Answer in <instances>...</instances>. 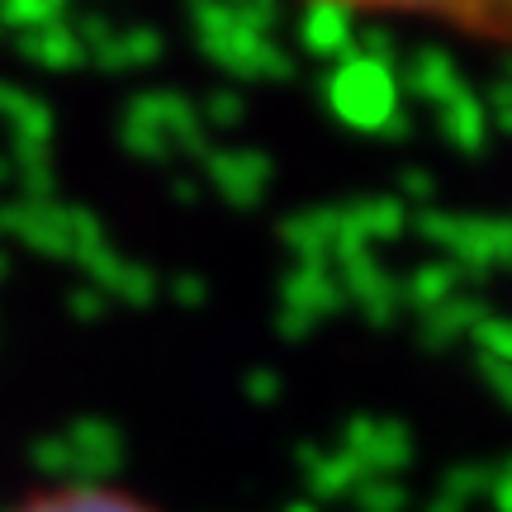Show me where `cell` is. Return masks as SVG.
I'll return each instance as SVG.
<instances>
[{
	"label": "cell",
	"instance_id": "obj_1",
	"mask_svg": "<svg viewBox=\"0 0 512 512\" xmlns=\"http://www.w3.org/2000/svg\"><path fill=\"white\" fill-rule=\"evenodd\" d=\"M190 24H195L204 57L214 67H223L228 76H238V81H285L294 72L290 53L271 34L247 29L238 10H228V5H195Z\"/></svg>",
	"mask_w": 512,
	"mask_h": 512
},
{
	"label": "cell",
	"instance_id": "obj_2",
	"mask_svg": "<svg viewBox=\"0 0 512 512\" xmlns=\"http://www.w3.org/2000/svg\"><path fill=\"white\" fill-rule=\"evenodd\" d=\"M124 451H128L124 427L86 413V418L67 422L62 432H53V437H38L29 446V460L43 475L67 479V484H100L105 475H114L124 465Z\"/></svg>",
	"mask_w": 512,
	"mask_h": 512
},
{
	"label": "cell",
	"instance_id": "obj_3",
	"mask_svg": "<svg viewBox=\"0 0 512 512\" xmlns=\"http://www.w3.org/2000/svg\"><path fill=\"white\" fill-rule=\"evenodd\" d=\"M5 238H19L24 247L57 256V261H81L86 252L105 247V223L86 204L19 200L5 204Z\"/></svg>",
	"mask_w": 512,
	"mask_h": 512
},
{
	"label": "cell",
	"instance_id": "obj_4",
	"mask_svg": "<svg viewBox=\"0 0 512 512\" xmlns=\"http://www.w3.org/2000/svg\"><path fill=\"white\" fill-rule=\"evenodd\" d=\"M328 105L332 114L351 128H370V133H403L399 114V72L375 57H347L337 72L328 76Z\"/></svg>",
	"mask_w": 512,
	"mask_h": 512
},
{
	"label": "cell",
	"instance_id": "obj_5",
	"mask_svg": "<svg viewBox=\"0 0 512 512\" xmlns=\"http://www.w3.org/2000/svg\"><path fill=\"white\" fill-rule=\"evenodd\" d=\"M347 304V294L337 285V271L332 266H318V261H294V271L280 280V313H275V328L290 342H304L323 318Z\"/></svg>",
	"mask_w": 512,
	"mask_h": 512
},
{
	"label": "cell",
	"instance_id": "obj_6",
	"mask_svg": "<svg viewBox=\"0 0 512 512\" xmlns=\"http://www.w3.org/2000/svg\"><path fill=\"white\" fill-rule=\"evenodd\" d=\"M366 479H394L413 460V437L394 418H351L342 441H337Z\"/></svg>",
	"mask_w": 512,
	"mask_h": 512
},
{
	"label": "cell",
	"instance_id": "obj_7",
	"mask_svg": "<svg viewBox=\"0 0 512 512\" xmlns=\"http://www.w3.org/2000/svg\"><path fill=\"white\" fill-rule=\"evenodd\" d=\"M76 266L86 271V285H95L110 304L119 299L128 309H147V304L157 299V275H152V266H143V261H133V256H124V252H114L110 242L95 247V252H86Z\"/></svg>",
	"mask_w": 512,
	"mask_h": 512
},
{
	"label": "cell",
	"instance_id": "obj_8",
	"mask_svg": "<svg viewBox=\"0 0 512 512\" xmlns=\"http://www.w3.org/2000/svg\"><path fill=\"white\" fill-rule=\"evenodd\" d=\"M332 271H337V285H342V294H347V304H356L370 323H389L394 309L403 304V280H394V275L384 271L370 252L342 256Z\"/></svg>",
	"mask_w": 512,
	"mask_h": 512
},
{
	"label": "cell",
	"instance_id": "obj_9",
	"mask_svg": "<svg viewBox=\"0 0 512 512\" xmlns=\"http://www.w3.org/2000/svg\"><path fill=\"white\" fill-rule=\"evenodd\" d=\"M204 176L219 190L228 204L252 209L266 200V185H271V162L256 152V147H214L204 157Z\"/></svg>",
	"mask_w": 512,
	"mask_h": 512
},
{
	"label": "cell",
	"instance_id": "obj_10",
	"mask_svg": "<svg viewBox=\"0 0 512 512\" xmlns=\"http://www.w3.org/2000/svg\"><path fill=\"white\" fill-rule=\"evenodd\" d=\"M280 242L294 252V261H318L332 266L347 256V223H342V204H318L304 214H290L280 223Z\"/></svg>",
	"mask_w": 512,
	"mask_h": 512
},
{
	"label": "cell",
	"instance_id": "obj_11",
	"mask_svg": "<svg viewBox=\"0 0 512 512\" xmlns=\"http://www.w3.org/2000/svg\"><path fill=\"white\" fill-rule=\"evenodd\" d=\"M342 223H347V256L351 252H370L375 242H389L403 233L408 209L394 195H366V200L342 204ZM337 266V261H332Z\"/></svg>",
	"mask_w": 512,
	"mask_h": 512
},
{
	"label": "cell",
	"instance_id": "obj_12",
	"mask_svg": "<svg viewBox=\"0 0 512 512\" xmlns=\"http://www.w3.org/2000/svg\"><path fill=\"white\" fill-rule=\"evenodd\" d=\"M399 86H408L413 95H422V100H432V105H446V100H456L460 91H465V76H460L456 57L446 53V48H437V43H427V48H418V53L403 62V81Z\"/></svg>",
	"mask_w": 512,
	"mask_h": 512
},
{
	"label": "cell",
	"instance_id": "obj_13",
	"mask_svg": "<svg viewBox=\"0 0 512 512\" xmlns=\"http://www.w3.org/2000/svg\"><path fill=\"white\" fill-rule=\"evenodd\" d=\"M299 475H304V484H309L313 498H351L356 489H361V465L342 451V446H332V451H323V446H299Z\"/></svg>",
	"mask_w": 512,
	"mask_h": 512
},
{
	"label": "cell",
	"instance_id": "obj_14",
	"mask_svg": "<svg viewBox=\"0 0 512 512\" xmlns=\"http://www.w3.org/2000/svg\"><path fill=\"white\" fill-rule=\"evenodd\" d=\"M0 124L10 128V147H48L53 138V110L48 100L24 91L15 81H0Z\"/></svg>",
	"mask_w": 512,
	"mask_h": 512
},
{
	"label": "cell",
	"instance_id": "obj_15",
	"mask_svg": "<svg viewBox=\"0 0 512 512\" xmlns=\"http://www.w3.org/2000/svg\"><path fill=\"white\" fill-rule=\"evenodd\" d=\"M15 512H152V508H143L138 498L119 494V489H105V484H62V489H48L38 498H24Z\"/></svg>",
	"mask_w": 512,
	"mask_h": 512
},
{
	"label": "cell",
	"instance_id": "obj_16",
	"mask_svg": "<svg viewBox=\"0 0 512 512\" xmlns=\"http://www.w3.org/2000/svg\"><path fill=\"white\" fill-rule=\"evenodd\" d=\"M299 43L309 48L313 57H356V24H351V10L342 5H309L299 15Z\"/></svg>",
	"mask_w": 512,
	"mask_h": 512
},
{
	"label": "cell",
	"instance_id": "obj_17",
	"mask_svg": "<svg viewBox=\"0 0 512 512\" xmlns=\"http://www.w3.org/2000/svg\"><path fill=\"white\" fill-rule=\"evenodd\" d=\"M19 57H29L34 67H48V72H72L86 62V48H81V38H76L72 19H57L48 29H34V34L15 38Z\"/></svg>",
	"mask_w": 512,
	"mask_h": 512
},
{
	"label": "cell",
	"instance_id": "obj_18",
	"mask_svg": "<svg viewBox=\"0 0 512 512\" xmlns=\"http://www.w3.org/2000/svg\"><path fill=\"white\" fill-rule=\"evenodd\" d=\"M166 53L162 29H147V24H133V29H119V34L91 57L95 67L105 72H138V67H152L157 57Z\"/></svg>",
	"mask_w": 512,
	"mask_h": 512
},
{
	"label": "cell",
	"instance_id": "obj_19",
	"mask_svg": "<svg viewBox=\"0 0 512 512\" xmlns=\"http://www.w3.org/2000/svg\"><path fill=\"white\" fill-rule=\"evenodd\" d=\"M484 318H489V313H484V304H479L475 294H456V299H446L441 309L422 313V332H427L432 347H446V342H456L465 332L475 337Z\"/></svg>",
	"mask_w": 512,
	"mask_h": 512
},
{
	"label": "cell",
	"instance_id": "obj_20",
	"mask_svg": "<svg viewBox=\"0 0 512 512\" xmlns=\"http://www.w3.org/2000/svg\"><path fill=\"white\" fill-rule=\"evenodd\" d=\"M441 133L460 147V152H479L484 138H489V114H484V100L470 91H460L456 100L441 105Z\"/></svg>",
	"mask_w": 512,
	"mask_h": 512
},
{
	"label": "cell",
	"instance_id": "obj_21",
	"mask_svg": "<svg viewBox=\"0 0 512 512\" xmlns=\"http://www.w3.org/2000/svg\"><path fill=\"white\" fill-rule=\"evenodd\" d=\"M460 294V271L441 256V261H432V266H418V271L403 280V304H413V309L432 313L441 309L446 299H456Z\"/></svg>",
	"mask_w": 512,
	"mask_h": 512
},
{
	"label": "cell",
	"instance_id": "obj_22",
	"mask_svg": "<svg viewBox=\"0 0 512 512\" xmlns=\"http://www.w3.org/2000/svg\"><path fill=\"white\" fill-rule=\"evenodd\" d=\"M356 512H403L408 494H403V484L394 479H361V489H356Z\"/></svg>",
	"mask_w": 512,
	"mask_h": 512
},
{
	"label": "cell",
	"instance_id": "obj_23",
	"mask_svg": "<svg viewBox=\"0 0 512 512\" xmlns=\"http://www.w3.org/2000/svg\"><path fill=\"white\" fill-rule=\"evenodd\" d=\"M242 114H247V105H242L238 91H209V95H204V105H200L204 128H209V124H214V128H238Z\"/></svg>",
	"mask_w": 512,
	"mask_h": 512
},
{
	"label": "cell",
	"instance_id": "obj_24",
	"mask_svg": "<svg viewBox=\"0 0 512 512\" xmlns=\"http://www.w3.org/2000/svg\"><path fill=\"white\" fill-rule=\"evenodd\" d=\"M479 351L489 356V361H503V366H512V318H484L475 332Z\"/></svg>",
	"mask_w": 512,
	"mask_h": 512
},
{
	"label": "cell",
	"instance_id": "obj_25",
	"mask_svg": "<svg viewBox=\"0 0 512 512\" xmlns=\"http://www.w3.org/2000/svg\"><path fill=\"white\" fill-rule=\"evenodd\" d=\"M67 313H72L76 323H100L110 313V299L95 290V285H81V290L67 294Z\"/></svg>",
	"mask_w": 512,
	"mask_h": 512
},
{
	"label": "cell",
	"instance_id": "obj_26",
	"mask_svg": "<svg viewBox=\"0 0 512 512\" xmlns=\"http://www.w3.org/2000/svg\"><path fill=\"white\" fill-rule=\"evenodd\" d=\"M479 370H484V384H489L498 399L512 408V366H503V361H489V356H484V361H479Z\"/></svg>",
	"mask_w": 512,
	"mask_h": 512
},
{
	"label": "cell",
	"instance_id": "obj_27",
	"mask_svg": "<svg viewBox=\"0 0 512 512\" xmlns=\"http://www.w3.org/2000/svg\"><path fill=\"white\" fill-rule=\"evenodd\" d=\"M171 294H176V304H181V309H204V299H209V285H204L200 275H181V280L171 285Z\"/></svg>",
	"mask_w": 512,
	"mask_h": 512
},
{
	"label": "cell",
	"instance_id": "obj_28",
	"mask_svg": "<svg viewBox=\"0 0 512 512\" xmlns=\"http://www.w3.org/2000/svg\"><path fill=\"white\" fill-rule=\"evenodd\" d=\"M489 503L498 512H512V456L503 465H494V489H489Z\"/></svg>",
	"mask_w": 512,
	"mask_h": 512
},
{
	"label": "cell",
	"instance_id": "obj_29",
	"mask_svg": "<svg viewBox=\"0 0 512 512\" xmlns=\"http://www.w3.org/2000/svg\"><path fill=\"white\" fill-rule=\"evenodd\" d=\"M247 394H252L256 403H275L280 399V375H275V370H252V375H247Z\"/></svg>",
	"mask_w": 512,
	"mask_h": 512
},
{
	"label": "cell",
	"instance_id": "obj_30",
	"mask_svg": "<svg viewBox=\"0 0 512 512\" xmlns=\"http://www.w3.org/2000/svg\"><path fill=\"white\" fill-rule=\"evenodd\" d=\"M403 190H408L413 200H427V195H432V176H427V171H408V176H403Z\"/></svg>",
	"mask_w": 512,
	"mask_h": 512
},
{
	"label": "cell",
	"instance_id": "obj_31",
	"mask_svg": "<svg viewBox=\"0 0 512 512\" xmlns=\"http://www.w3.org/2000/svg\"><path fill=\"white\" fill-rule=\"evenodd\" d=\"M5 185H15V162H10V152H0V190Z\"/></svg>",
	"mask_w": 512,
	"mask_h": 512
},
{
	"label": "cell",
	"instance_id": "obj_32",
	"mask_svg": "<svg viewBox=\"0 0 512 512\" xmlns=\"http://www.w3.org/2000/svg\"><path fill=\"white\" fill-rule=\"evenodd\" d=\"M285 512H318V503H290Z\"/></svg>",
	"mask_w": 512,
	"mask_h": 512
},
{
	"label": "cell",
	"instance_id": "obj_33",
	"mask_svg": "<svg viewBox=\"0 0 512 512\" xmlns=\"http://www.w3.org/2000/svg\"><path fill=\"white\" fill-rule=\"evenodd\" d=\"M5 275H10V256L0 252V280H5Z\"/></svg>",
	"mask_w": 512,
	"mask_h": 512
},
{
	"label": "cell",
	"instance_id": "obj_34",
	"mask_svg": "<svg viewBox=\"0 0 512 512\" xmlns=\"http://www.w3.org/2000/svg\"><path fill=\"white\" fill-rule=\"evenodd\" d=\"M0 238H5V204H0Z\"/></svg>",
	"mask_w": 512,
	"mask_h": 512
}]
</instances>
